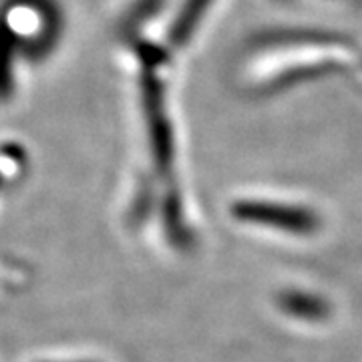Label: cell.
<instances>
[{
  "label": "cell",
  "instance_id": "7a4b0ae2",
  "mask_svg": "<svg viewBox=\"0 0 362 362\" xmlns=\"http://www.w3.org/2000/svg\"><path fill=\"white\" fill-rule=\"evenodd\" d=\"M18 35L11 23L0 14V101L13 93L14 57L18 51Z\"/></svg>",
  "mask_w": 362,
  "mask_h": 362
},
{
  "label": "cell",
  "instance_id": "6da1fadb",
  "mask_svg": "<svg viewBox=\"0 0 362 362\" xmlns=\"http://www.w3.org/2000/svg\"><path fill=\"white\" fill-rule=\"evenodd\" d=\"M235 214L244 220L274 223L276 228H284L290 232H310L316 226V218L296 207L272 206V204H240Z\"/></svg>",
  "mask_w": 362,
  "mask_h": 362
}]
</instances>
